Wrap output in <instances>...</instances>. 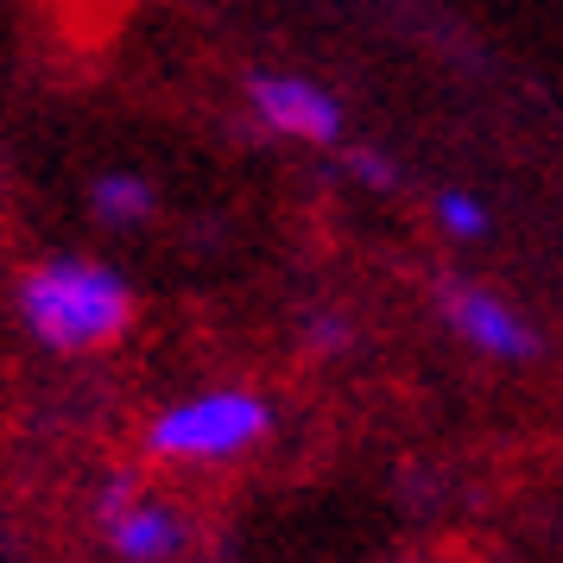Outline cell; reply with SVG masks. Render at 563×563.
<instances>
[{"instance_id": "obj_7", "label": "cell", "mask_w": 563, "mask_h": 563, "mask_svg": "<svg viewBox=\"0 0 563 563\" xmlns=\"http://www.w3.org/2000/svg\"><path fill=\"white\" fill-rule=\"evenodd\" d=\"M431 216H437V229L450 234V241H482L487 234V209H482L475 190H437Z\"/></svg>"}, {"instance_id": "obj_1", "label": "cell", "mask_w": 563, "mask_h": 563, "mask_svg": "<svg viewBox=\"0 0 563 563\" xmlns=\"http://www.w3.org/2000/svg\"><path fill=\"white\" fill-rule=\"evenodd\" d=\"M13 310L38 349L52 355H102L133 330V285L82 254L38 260L13 285Z\"/></svg>"}, {"instance_id": "obj_9", "label": "cell", "mask_w": 563, "mask_h": 563, "mask_svg": "<svg viewBox=\"0 0 563 563\" xmlns=\"http://www.w3.org/2000/svg\"><path fill=\"white\" fill-rule=\"evenodd\" d=\"M349 172H355L361 184H374V190H393V184H399L393 158H386V153H367V146H355V153H349Z\"/></svg>"}, {"instance_id": "obj_10", "label": "cell", "mask_w": 563, "mask_h": 563, "mask_svg": "<svg viewBox=\"0 0 563 563\" xmlns=\"http://www.w3.org/2000/svg\"><path fill=\"white\" fill-rule=\"evenodd\" d=\"M386 563H418V558H386Z\"/></svg>"}, {"instance_id": "obj_6", "label": "cell", "mask_w": 563, "mask_h": 563, "mask_svg": "<svg viewBox=\"0 0 563 563\" xmlns=\"http://www.w3.org/2000/svg\"><path fill=\"white\" fill-rule=\"evenodd\" d=\"M89 209H96V222H108V229H140V222H153L158 197L140 172H108L89 190Z\"/></svg>"}, {"instance_id": "obj_2", "label": "cell", "mask_w": 563, "mask_h": 563, "mask_svg": "<svg viewBox=\"0 0 563 563\" xmlns=\"http://www.w3.org/2000/svg\"><path fill=\"white\" fill-rule=\"evenodd\" d=\"M273 437V406L254 386H203L146 418V456L172 468H222Z\"/></svg>"}, {"instance_id": "obj_4", "label": "cell", "mask_w": 563, "mask_h": 563, "mask_svg": "<svg viewBox=\"0 0 563 563\" xmlns=\"http://www.w3.org/2000/svg\"><path fill=\"white\" fill-rule=\"evenodd\" d=\"M437 310H443V323L456 335L462 349H475L482 361H519L538 355V330L519 317V310L500 298V291H487V285H468V279H443L437 285Z\"/></svg>"}, {"instance_id": "obj_8", "label": "cell", "mask_w": 563, "mask_h": 563, "mask_svg": "<svg viewBox=\"0 0 563 563\" xmlns=\"http://www.w3.org/2000/svg\"><path fill=\"white\" fill-rule=\"evenodd\" d=\"M305 349H317V355H342L349 349V323L335 317V310H317L305 323Z\"/></svg>"}, {"instance_id": "obj_5", "label": "cell", "mask_w": 563, "mask_h": 563, "mask_svg": "<svg viewBox=\"0 0 563 563\" xmlns=\"http://www.w3.org/2000/svg\"><path fill=\"white\" fill-rule=\"evenodd\" d=\"M247 108L260 128L305 140V146H335L342 140V102L330 89H317L310 77H285V70H260L247 77Z\"/></svg>"}, {"instance_id": "obj_3", "label": "cell", "mask_w": 563, "mask_h": 563, "mask_svg": "<svg viewBox=\"0 0 563 563\" xmlns=\"http://www.w3.org/2000/svg\"><path fill=\"white\" fill-rule=\"evenodd\" d=\"M96 532L121 563H172L190 544V519L172 500L146 494L133 468H108L96 487Z\"/></svg>"}]
</instances>
